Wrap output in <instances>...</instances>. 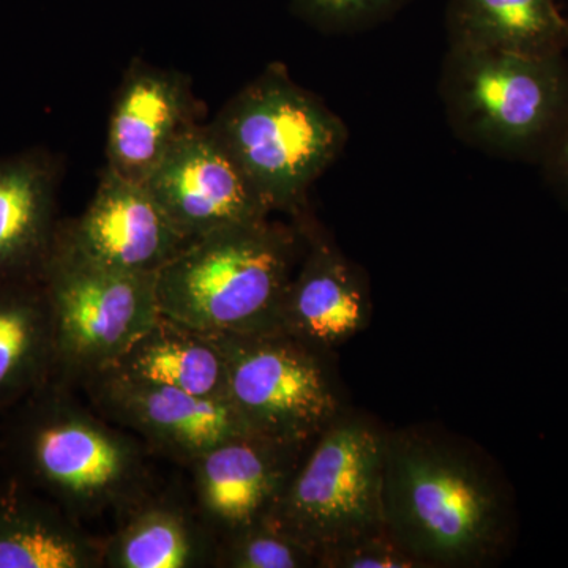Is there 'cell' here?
<instances>
[{"label":"cell","instance_id":"6da1fadb","mask_svg":"<svg viewBox=\"0 0 568 568\" xmlns=\"http://www.w3.org/2000/svg\"><path fill=\"white\" fill-rule=\"evenodd\" d=\"M384 519L424 568H474L506 549V489L473 452L420 428L388 432Z\"/></svg>","mask_w":568,"mask_h":568},{"label":"cell","instance_id":"7a4b0ae2","mask_svg":"<svg viewBox=\"0 0 568 568\" xmlns=\"http://www.w3.org/2000/svg\"><path fill=\"white\" fill-rule=\"evenodd\" d=\"M0 458L71 517H118L155 491L142 443L51 381L9 410Z\"/></svg>","mask_w":568,"mask_h":568},{"label":"cell","instance_id":"3957f363","mask_svg":"<svg viewBox=\"0 0 568 568\" xmlns=\"http://www.w3.org/2000/svg\"><path fill=\"white\" fill-rule=\"evenodd\" d=\"M305 244L301 220L268 219L194 239L156 275L160 315L211 335L282 331Z\"/></svg>","mask_w":568,"mask_h":568},{"label":"cell","instance_id":"277c9868","mask_svg":"<svg viewBox=\"0 0 568 568\" xmlns=\"http://www.w3.org/2000/svg\"><path fill=\"white\" fill-rule=\"evenodd\" d=\"M272 212L306 215L308 192L345 151L347 126L315 95L271 63L211 123Z\"/></svg>","mask_w":568,"mask_h":568},{"label":"cell","instance_id":"5b68a950","mask_svg":"<svg viewBox=\"0 0 568 568\" xmlns=\"http://www.w3.org/2000/svg\"><path fill=\"white\" fill-rule=\"evenodd\" d=\"M439 93L466 144L507 159H544L568 119V62L564 54L448 48Z\"/></svg>","mask_w":568,"mask_h":568},{"label":"cell","instance_id":"8992f818","mask_svg":"<svg viewBox=\"0 0 568 568\" xmlns=\"http://www.w3.org/2000/svg\"><path fill=\"white\" fill-rule=\"evenodd\" d=\"M386 429L343 410L306 448L271 514L272 523L324 556L386 528L383 484Z\"/></svg>","mask_w":568,"mask_h":568},{"label":"cell","instance_id":"52a82bcc","mask_svg":"<svg viewBox=\"0 0 568 568\" xmlns=\"http://www.w3.org/2000/svg\"><path fill=\"white\" fill-rule=\"evenodd\" d=\"M227 399L257 435L310 446L346 409L331 354L286 334H219Z\"/></svg>","mask_w":568,"mask_h":568},{"label":"cell","instance_id":"ba28073f","mask_svg":"<svg viewBox=\"0 0 568 568\" xmlns=\"http://www.w3.org/2000/svg\"><path fill=\"white\" fill-rule=\"evenodd\" d=\"M55 383L71 388L114 365L160 317L156 275L118 274L48 256Z\"/></svg>","mask_w":568,"mask_h":568},{"label":"cell","instance_id":"9c48e42d","mask_svg":"<svg viewBox=\"0 0 568 568\" xmlns=\"http://www.w3.org/2000/svg\"><path fill=\"white\" fill-rule=\"evenodd\" d=\"M190 242L144 183L104 166L85 211L58 223L50 256L118 274L159 275Z\"/></svg>","mask_w":568,"mask_h":568},{"label":"cell","instance_id":"30bf717a","mask_svg":"<svg viewBox=\"0 0 568 568\" xmlns=\"http://www.w3.org/2000/svg\"><path fill=\"white\" fill-rule=\"evenodd\" d=\"M189 241L271 219V207L211 125H193L144 182Z\"/></svg>","mask_w":568,"mask_h":568},{"label":"cell","instance_id":"8fae6325","mask_svg":"<svg viewBox=\"0 0 568 568\" xmlns=\"http://www.w3.org/2000/svg\"><path fill=\"white\" fill-rule=\"evenodd\" d=\"M93 409L175 462H194L224 440L253 433L226 399L203 398L103 372L81 386Z\"/></svg>","mask_w":568,"mask_h":568},{"label":"cell","instance_id":"7c38bea8","mask_svg":"<svg viewBox=\"0 0 568 568\" xmlns=\"http://www.w3.org/2000/svg\"><path fill=\"white\" fill-rule=\"evenodd\" d=\"M306 448L246 433L190 463L194 510L216 540L271 517Z\"/></svg>","mask_w":568,"mask_h":568},{"label":"cell","instance_id":"4fadbf2b","mask_svg":"<svg viewBox=\"0 0 568 568\" xmlns=\"http://www.w3.org/2000/svg\"><path fill=\"white\" fill-rule=\"evenodd\" d=\"M197 112L189 77L134 59L112 102L108 170L144 183L175 140L196 125Z\"/></svg>","mask_w":568,"mask_h":568},{"label":"cell","instance_id":"5bb4252c","mask_svg":"<svg viewBox=\"0 0 568 568\" xmlns=\"http://www.w3.org/2000/svg\"><path fill=\"white\" fill-rule=\"evenodd\" d=\"M298 220L304 224L305 252L284 297L282 331L332 353L368 325V282L308 215Z\"/></svg>","mask_w":568,"mask_h":568},{"label":"cell","instance_id":"9a60e30c","mask_svg":"<svg viewBox=\"0 0 568 568\" xmlns=\"http://www.w3.org/2000/svg\"><path fill=\"white\" fill-rule=\"evenodd\" d=\"M61 164L41 148L0 159V280L40 276L58 227Z\"/></svg>","mask_w":568,"mask_h":568},{"label":"cell","instance_id":"2e32d148","mask_svg":"<svg viewBox=\"0 0 568 568\" xmlns=\"http://www.w3.org/2000/svg\"><path fill=\"white\" fill-rule=\"evenodd\" d=\"M102 545L21 478H0V568H102Z\"/></svg>","mask_w":568,"mask_h":568},{"label":"cell","instance_id":"e0dca14e","mask_svg":"<svg viewBox=\"0 0 568 568\" xmlns=\"http://www.w3.org/2000/svg\"><path fill=\"white\" fill-rule=\"evenodd\" d=\"M216 541L193 504L153 491L103 538L102 568L215 567Z\"/></svg>","mask_w":568,"mask_h":568},{"label":"cell","instance_id":"ac0fdd59","mask_svg":"<svg viewBox=\"0 0 568 568\" xmlns=\"http://www.w3.org/2000/svg\"><path fill=\"white\" fill-rule=\"evenodd\" d=\"M54 323L40 276L0 280V417L54 381Z\"/></svg>","mask_w":568,"mask_h":568},{"label":"cell","instance_id":"d6986e66","mask_svg":"<svg viewBox=\"0 0 568 568\" xmlns=\"http://www.w3.org/2000/svg\"><path fill=\"white\" fill-rule=\"evenodd\" d=\"M104 372L230 402L226 361L216 336L162 315Z\"/></svg>","mask_w":568,"mask_h":568},{"label":"cell","instance_id":"ffe728a7","mask_svg":"<svg viewBox=\"0 0 568 568\" xmlns=\"http://www.w3.org/2000/svg\"><path fill=\"white\" fill-rule=\"evenodd\" d=\"M448 48L564 54L568 20L555 0H448Z\"/></svg>","mask_w":568,"mask_h":568},{"label":"cell","instance_id":"44dd1931","mask_svg":"<svg viewBox=\"0 0 568 568\" xmlns=\"http://www.w3.org/2000/svg\"><path fill=\"white\" fill-rule=\"evenodd\" d=\"M216 568H317L315 552L287 536L271 518L216 541Z\"/></svg>","mask_w":568,"mask_h":568},{"label":"cell","instance_id":"7402d4cb","mask_svg":"<svg viewBox=\"0 0 568 568\" xmlns=\"http://www.w3.org/2000/svg\"><path fill=\"white\" fill-rule=\"evenodd\" d=\"M409 0H290L294 13L324 33H355L394 17Z\"/></svg>","mask_w":568,"mask_h":568},{"label":"cell","instance_id":"603a6c76","mask_svg":"<svg viewBox=\"0 0 568 568\" xmlns=\"http://www.w3.org/2000/svg\"><path fill=\"white\" fill-rule=\"evenodd\" d=\"M317 568H424L386 528L351 541L320 560Z\"/></svg>","mask_w":568,"mask_h":568},{"label":"cell","instance_id":"cb8c5ba5","mask_svg":"<svg viewBox=\"0 0 568 568\" xmlns=\"http://www.w3.org/2000/svg\"><path fill=\"white\" fill-rule=\"evenodd\" d=\"M541 160L547 168L549 181L568 200V119Z\"/></svg>","mask_w":568,"mask_h":568}]
</instances>
